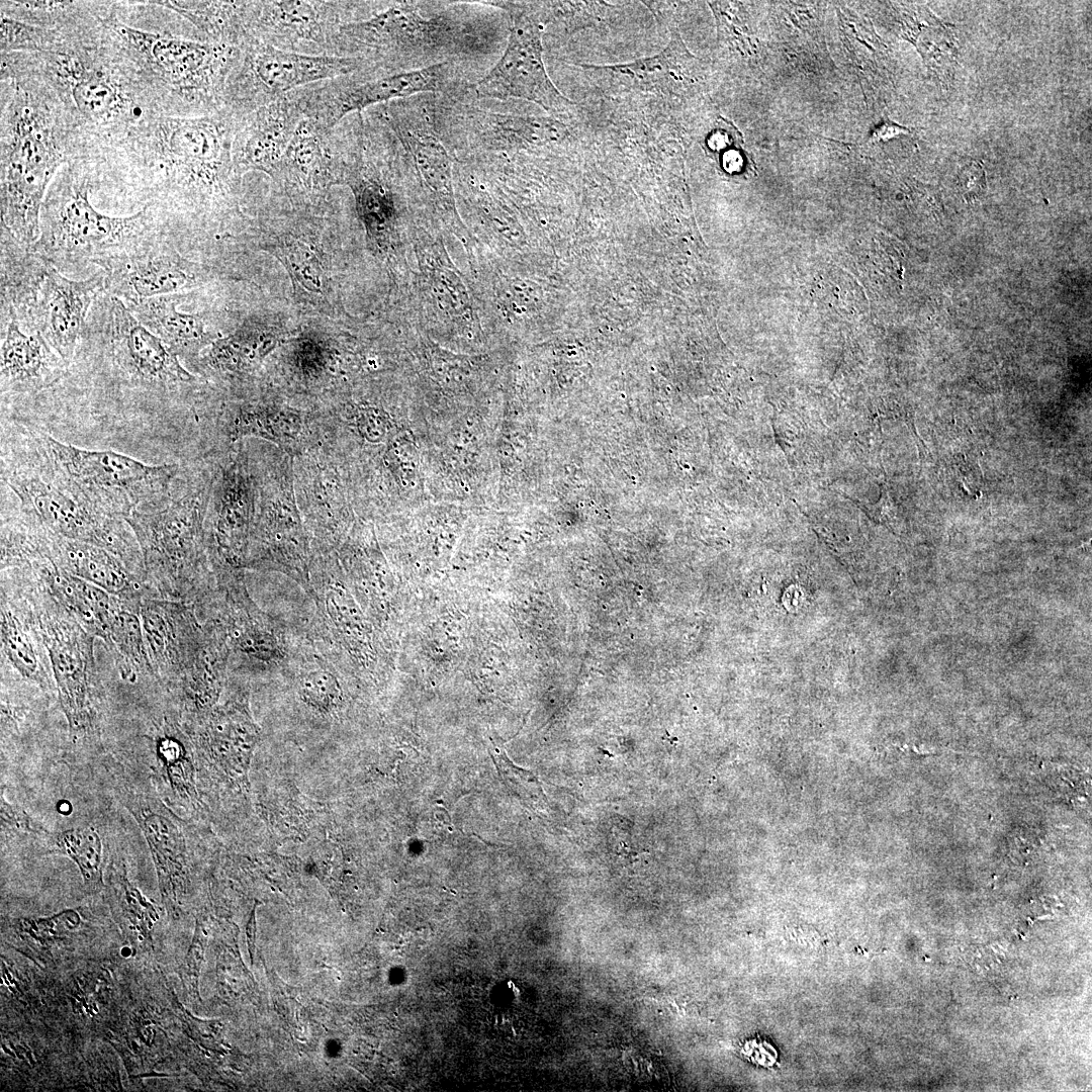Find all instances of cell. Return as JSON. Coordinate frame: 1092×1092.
I'll use <instances>...</instances> for the list:
<instances>
[{
  "mask_svg": "<svg viewBox=\"0 0 1092 1092\" xmlns=\"http://www.w3.org/2000/svg\"><path fill=\"white\" fill-rule=\"evenodd\" d=\"M364 70L357 59L301 55L251 41L241 47L223 106L246 116L299 88Z\"/></svg>",
  "mask_w": 1092,
  "mask_h": 1092,
  "instance_id": "obj_12",
  "label": "cell"
},
{
  "mask_svg": "<svg viewBox=\"0 0 1092 1092\" xmlns=\"http://www.w3.org/2000/svg\"><path fill=\"white\" fill-rule=\"evenodd\" d=\"M376 115L411 158L419 182L440 218L457 237L466 240L470 234L457 210L452 160L442 142L430 127L419 124L407 105L399 100L381 104Z\"/></svg>",
  "mask_w": 1092,
  "mask_h": 1092,
  "instance_id": "obj_17",
  "label": "cell"
},
{
  "mask_svg": "<svg viewBox=\"0 0 1092 1092\" xmlns=\"http://www.w3.org/2000/svg\"><path fill=\"white\" fill-rule=\"evenodd\" d=\"M189 950H190L189 953L191 954V959H189L188 966L191 969V974H194V976H197V974L199 972L200 964H201V961H202V953H203V948L201 946L200 940H198V941L194 940V942H193V944H192V946L190 947Z\"/></svg>",
  "mask_w": 1092,
  "mask_h": 1092,
  "instance_id": "obj_39",
  "label": "cell"
},
{
  "mask_svg": "<svg viewBox=\"0 0 1092 1092\" xmlns=\"http://www.w3.org/2000/svg\"><path fill=\"white\" fill-rule=\"evenodd\" d=\"M60 847L78 864L88 883H98L101 877L102 843L92 827L72 828L60 833Z\"/></svg>",
  "mask_w": 1092,
  "mask_h": 1092,
  "instance_id": "obj_33",
  "label": "cell"
},
{
  "mask_svg": "<svg viewBox=\"0 0 1092 1092\" xmlns=\"http://www.w3.org/2000/svg\"><path fill=\"white\" fill-rule=\"evenodd\" d=\"M742 141V134L734 124L720 117L706 138V145L713 154L721 155L727 150L739 147Z\"/></svg>",
  "mask_w": 1092,
  "mask_h": 1092,
  "instance_id": "obj_35",
  "label": "cell"
},
{
  "mask_svg": "<svg viewBox=\"0 0 1092 1092\" xmlns=\"http://www.w3.org/2000/svg\"><path fill=\"white\" fill-rule=\"evenodd\" d=\"M209 486L179 478L125 519L139 543L146 583L157 598L187 595L202 559V521Z\"/></svg>",
  "mask_w": 1092,
  "mask_h": 1092,
  "instance_id": "obj_8",
  "label": "cell"
},
{
  "mask_svg": "<svg viewBox=\"0 0 1092 1092\" xmlns=\"http://www.w3.org/2000/svg\"><path fill=\"white\" fill-rule=\"evenodd\" d=\"M1 321L32 334V312L49 262L1 224Z\"/></svg>",
  "mask_w": 1092,
  "mask_h": 1092,
  "instance_id": "obj_26",
  "label": "cell"
},
{
  "mask_svg": "<svg viewBox=\"0 0 1092 1092\" xmlns=\"http://www.w3.org/2000/svg\"><path fill=\"white\" fill-rule=\"evenodd\" d=\"M452 69L440 62L394 73L355 72L299 88L290 94L304 117L327 130L347 116L418 93L441 92L451 85Z\"/></svg>",
  "mask_w": 1092,
  "mask_h": 1092,
  "instance_id": "obj_14",
  "label": "cell"
},
{
  "mask_svg": "<svg viewBox=\"0 0 1092 1092\" xmlns=\"http://www.w3.org/2000/svg\"><path fill=\"white\" fill-rule=\"evenodd\" d=\"M140 617L156 677L168 682L185 679L200 652L189 610L173 600L146 597L140 606Z\"/></svg>",
  "mask_w": 1092,
  "mask_h": 1092,
  "instance_id": "obj_20",
  "label": "cell"
},
{
  "mask_svg": "<svg viewBox=\"0 0 1092 1092\" xmlns=\"http://www.w3.org/2000/svg\"><path fill=\"white\" fill-rule=\"evenodd\" d=\"M104 274V291L124 304L179 293L205 283L209 272L183 257L167 236L95 263Z\"/></svg>",
  "mask_w": 1092,
  "mask_h": 1092,
  "instance_id": "obj_16",
  "label": "cell"
},
{
  "mask_svg": "<svg viewBox=\"0 0 1092 1092\" xmlns=\"http://www.w3.org/2000/svg\"><path fill=\"white\" fill-rule=\"evenodd\" d=\"M910 129L906 126L897 124L890 120H886L877 126L871 135V142L880 143L888 142L892 139L908 134Z\"/></svg>",
  "mask_w": 1092,
  "mask_h": 1092,
  "instance_id": "obj_37",
  "label": "cell"
},
{
  "mask_svg": "<svg viewBox=\"0 0 1092 1092\" xmlns=\"http://www.w3.org/2000/svg\"><path fill=\"white\" fill-rule=\"evenodd\" d=\"M472 123L477 139L495 151L533 150L568 135L565 124L552 117L475 112Z\"/></svg>",
  "mask_w": 1092,
  "mask_h": 1092,
  "instance_id": "obj_29",
  "label": "cell"
},
{
  "mask_svg": "<svg viewBox=\"0 0 1092 1092\" xmlns=\"http://www.w3.org/2000/svg\"><path fill=\"white\" fill-rule=\"evenodd\" d=\"M418 308L431 331L477 334L483 331L481 306L440 245L418 244Z\"/></svg>",
  "mask_w": 1092,
  "mask_h": 1092,
  "instance_id": "obj_18",
  "label": "cell"
},
{
  "mask_svg": "<svg viewBox=\"0 0 1092 1092\" xmlns=\"http://www.w3.org/2000/svg\"><path fill=\"white\" fill-rule=\"evenodd\" d=\"M24 580L23 596L47 650L70 734L84 736L94 728L96 718L94 636L33 577Z\"/></svg>",
  "mask_w": 1092,
  "mask_h": 1092,
  "instance_id": "obj_11",
  "label": "cell"
},
{
  "mask_svg": "<svg viewBox=\"0 0 1092 1092\" xmlns=\"http://www.w3.org/2000/svg\"><path fill=\"white\" fill-rule=\"evenodd\" d=\"M256 941V917L255 911L252 912L251 917L247 923V944L249 948L251 963H253L254 951Z\"/></svg>",
  "mask_w": 1092,
  "mask_h": 1092,
  "instance_id": "obj_40",
  "label": "cell"
},
{
  "mask_svg": "<svg viewBox=\"0 0 1092 1092\" xmlns=\"http://www.w3.org/2000/svg\"><path fill=\"white\" fill-rule=\"evenodd\" d=\"M351 1H252L249 39L308 56H334L342 24L361 6Z\"/></svg>",
  "mask_w": 1092,
  "mask_h": 1092,
  "instance_id": "obj_15",
  "label": "cell"
},
{
  "mask_svg": "<svg viewBox=\"0 0 1092 1092\" xmlns=\"http://www.w3.org/2000/svg\"><path fill=\"white\" fill-rule=\"evenodd\" d=\"M104 24L161 114L200 116L223 107L226 82L241 48L136 27L122 19L116 1Z\"/></svg>",
  "mask_w": 1092,
  "mask_h": 1092,
  "instance_id": "obj_5",
  "label": "cell"
},
{
  "mask_svg": "<svg viewBox=\"0 0 1092 1092\" xmlns=\"http://www.w3.org/2000/svg\"><path fill=\"white\" fill-rule=\"evenodd\" d=\"M18 601L1 589V652L14 671L41 688L50 685V674L40 647L43 645L31 610L22 595ZM44 646V645H43Z\"/></svg>",
  "mask_w": 1092,
  "mask_h": 1092,
  "instance_id": "obj_28",
  "label": "cell"
},
{
  "mask_svg": "<svg viewBox=\"0 0 1092 1092\" xmlns=\"http://www.w3.org/2000/svg\"><path fill=\"white\" fill-rule=\"evenodd\" d=\"M187 298L185 293H172L125 304L134 317L161 339L178 357L193 359L204 347L217 340L210 329L209 317L203 312H184L177 309Z\"/></svg>",
  "mask_w": 1092,
  "mask_h": 1092,
  "instance_id": "obj_27",
  "label": "cell"
},
{
  "mask_svg": "<svg viewBox=\"0 0 1092 1092\" xmlns=\"http://www.w3.org/2000/svg\"><path fill=\"white\" fill-rule=\"evenodd\" d=\"M30 430L55 479L78 502L109 518L125 520L179 472L177 463L151 464L112 449L80 447Z\"/></svg>",
  "mask_w": 1092,
  "mask_h": 1092,
  "instance_id": "obj_9",
  "label": "cell"
},
{
  "mask_svg": "<svg viewBox=\"0 0 1092 1092\" xmlns=\"http://www.w3.org/2000/svg\"><path fill=\"white\" fill-rule=\"evenodd\" d=\"M0 71L1 224L32 246L52 181L83 146L56 93L19 53H2Z\"/></svg>",
  "mask_w": 1092,
  "mask_h": 1092,
  "instance_id": "obj_3",
  "label": "cell"
},
{
  "mask_svg": "<svg viewBox=\"0 0 1092 1092\" xmlns=\"http://www.w3.org/2000/svg\"><path fill=\"white\" fill-rule=\"evenodd\" d=\"M1 401L35 395L59 383L69 366L39 333L1 321Z\"/></svg>",
  "mask_w": 1092,
  "mask_h": 1092,
  "instance_id": "obj_22",
  "label": "cell"
},
{
  "mask_svg": "<svg viewBox=\"0 0 1092 1092\" xmlns=\"http://www.w3.org/2000/svg\"><path fill=\"white\" fill-rule=\"evenodd\" d=\"M243 117L224 106L200 116L148 114L84 159L97 191L151 210L177 248L186 234L219 229L239 210L234 143Z\"/></svg>",
  "mask_w": 1092,
  "mask_h": 1092,
  "instance_id": "obj_2",
  "label": "cell"
},
{
  "mask_svg": "<svg viewBox=\"0 0 1092 1092\" xmlns=\"http://www.w3.org/2000/svg\"><path fill=\"white\" fill-rule=\"evenodd\" d=\"M139 823L155 862L161 891L169 898L181 869L183 839L165 806L154 798L136 796L126 803Z\"/></svg>",
  "mask_w": 1092,
  "mask_h": 1092,
  "instance_id": "obj_31",
  "label": "cell"
},
{
  "mask_svg": "<svg viewBox=\"0 0 1092 1092\" xmlns=\"http://www.w3.org/2000/svg\"><path fill=\"white\" fill-rule=\"evenodd\" d=\"M270 179L285 192L314 195L336 184L333 129L304 117Z\"/></svg>",
  "mask_w": 1092,
  "mask_h": 1092,
  "instance_id": "obj_24",
  "label": "cell"
},
{
  "mask_svg": "<svg viewBox=\"0 0 1092 1092\" xmlns=\"http://www.w3.org/2000/svg\"><path fill=\"white\" fill-rule=\"evenodd\" d=\"M58 810L62 814H69L71 811L70 804L68 802H60Z\"/></svg>",
  "mask_w": 1092,
  "mask_h": 1092,
  "instance_id": "obj_41",
  "label": "cell"
},
{
  "mask_svg": "<svg viewBox=\"0 0 1092 1092\" xmlns=\"http://www.w3.org/2000/svg\"><path fill=\"white\" fill-rule=\"evenodd\" d=\"M301 418L287 411H241L229 424L231 438L245 435L261 436L277 443L296 440L301 430Z\"/></svg>",
  "mask_w": 1092,
  "mask_h": 1092,
  "instance_id": "obj_32",
  "label": "cell"
},
{
  "mask_svg": "<svg viewBox=\"0 0 1092 1092\" xmlns=\"http://www.w3.org/2000/svg\"><path fill=\"white\" fill-rule=\"evenodd\" d=\"M959 187L968 200L981 197L986 191V175L982 165L970 161L959 174Z\"/></svg>",
  "mask_w": 1092,
  "mask_h": 1092,
  "instance_id": "obj_36",
  "label": "cell"
},
{
  "mask_svg": "<svg viewBox=\"0 0 1092 1092\" xmlns=\"http://www.w3.org/2000/svg\"><path fill=\"white\" fill-rule=\"evenodd\" d=\"M186 21L200 40L243 47L252 1H154Z\"/></svg>",
  "mask_w": 1092,
  "mask_h": 1092,
  "instance_id": "obj_30",
  "label": "cell"
},
{
  "mask_svg": "<svg viewBox=\"0 0 1092 1092\" xmlns=\"http://www.w3.org/2000/svg\"><path fill=\"white\" fill-rule=\"evenodd\" d=\"M506 10L511 16L507 47L493 68L473 86L479 97L533 102L553 117L566 115L575 103L564 96L550 79L543 59L544 26L532 2H485Z\"/></svg>",
  "mask_w": 1092,
  "mask_h": 1092,
  "instance_id": "obj_13",
  "label": "cell"
},
{
  "mask_svg": "<svg viewBox=\"0 0 1092 1092\" xmlns=\"http://www.w3.org/2000/svg\"><path fill=\"white\" fill-rule=\"evenodd\" d=\"M721 165L729 173H740L747 165V154L738 147L725 151L720 155Z\"/></svg>",
  "mask_w": 1092,
  "mask_h": 1092,
  "instance_id": "obj_38",
  "label": "cell"
},
{
  "mask_svg": "<svg viewBox=\"0 0 1092 1092\" xmlns=\"http://www.w3.org/2000/svg\"><path fill=\"white\" fill-rule=\"evenodd\" d=\"M103 17L67 31L47 51L21 53L58 96L80 134L83 151L120 134L148 114L160 113L110 38Z\"/></svg>",
  "mask_w": 1092,
  "mask_h": 1092,
  "instance_id": "obj_4",
  "label": "cell"
},
{
  "mask_svg": "<svg viewBox=\"0 0 1092 1092\" xmlns=\"http://www.w3.org/2000/svg\"><path fill=\"white\" fill-rule=\"evenodd\" d=\"M279 237L282 240L278 245L283 248L279 249L278 254L281 255L294 279L305 289L320 293L323 274L314 255L291 233L286 232Z\"/></svg>",
  "mask_w": 1092,
  "mask_h": 1092,
  "instance_id": "obj_34",
  "label": "cell"
},
{
  "mask_svg": "<svg viewBox=\"0 0 1092 1092\" xmlns=\"http://www.w3.org/2000/svg\"><path fill=\"white\" fill-rule=\"evenodd\" d=\"M416 2H393L367 17L340 26L334 56L361 61L367 72L394 73L414 59L467 53L476 44L468 26L444 15H428Z\"/></svg>",
  "mask_w": 1092,
  "mask_h": 1092,
  "instance_id": "obj_10",
  "label": "cell"
},
{
  "mask_svg": "<svg viewBox=\"0 0 1092 1092\" xmlns=\"http://www.w3.org/2000/svg\"><path fill=\"white\" fill-rule=\"evenodd\" d=\"M196 382L122 300L103 290L67 374L39 395L36 420L63 442L165 464L175 402Z\"/></svg>",
  "mask_w": 1092,
  "mask_h": 1092,
  "instance_id": "obj_1",
  "label": "cell"
},
{
  "mask_svg": "<svg viewBox=\"0 0 1092 1092\" xmlns=\"http://www.w3.org/2000/svg\"><path fill=\"white\" fill-rule=\"evenodd\" d=\"M104 290L98 270L83 279H70L49 262L32 312V333H39L70 365L88 312Z\"/></svg>",
  "mask_w": 1092,
  "mask_h": 1092,
  "instance_id": "obj_19",
  "label": "cell"
},
{
  "mask_svg": "<svg viewBox=\"0 0 1092 1092\" xmlns=\"http://www.w3.org/2000/svg\"><path fill=\"white\" fill-rule=\"evenodd\" d=\"M48 539L52 559L65 571L132 604L149 597L146 582L108 550L51 534Z\"/></svg>",
  "mask_w": 1092,
  "mask_h": 1092,
  "instance_id": "obj_25",
  "label": "cell"
},
{
  "mask_svg": "<svg viewBox=\"0 0 1092 1092\" xmlns=\"http://www.w3.org/2000/svg\"><path fill=\"white\" fill-rule=\"evenodd\" d=\"M303 118L290 93L244 116L234 143L238 173L244 177L248 172H260L271 177Z\"/></svg>",
  "mask_w": 1092,
  "mask_h": 1092,
  "instance_id": "obj_23",
  "label": "cell"
},
{
  "mask_svg": "<svg viewBox=\"0 0 1092 1092\" xmlns=\"http://www.w3.org/2000/svg\"><path fill=\"white\" fill-rule=\"evenodd\" d=\"M657 21L666 28L669 37L666 47L658 54L616 65H580L608 88L631 93H647L673 98L679 91L690 54L686 49L673 15L660 2H643Z\"/></svg>",
  "mask_w": 1092,
  "mask_h": 1092,
  "instance_id": "obj_21",
  "label": "cell"
},
{
  "mask_svg": "<svg viewBox=\"0 0 1092 1092\" xmlns=\"http://www.w3.org/2000/svg\"><path fill=\"white\" fill-rule=\"evenodd\" d=\"M97 182L89 165L76 159L56 174L44 196L39 237L32 249L61 273L87 278L97 261L149 244L166 233L155 214L143 208L111 216L90 202ZM83 279V278H82Z\"/></svg>",
  "mask_w": 1092,
  "mask_h": 1092,
  "instance_id": "obj_6",
  "label": "cell"
},
{
  "mask_svg": "<svg viewBox=\"0 0 1092 1092\" xmlns=\"http://www.w3.org/2000/svg\"><path fill=\"white\" fill-rule=\"evenodd\" d=\"M1 506L47 533L113 553L145 579L143 556L125 520L78 502L53 476L30 429L1 421Z\"/></svg>",
  "mask_w": 1092,
  "mask_h": 1092,
  "instance_id": "obj_7",
  "label": "cell"
}]
</instances>
